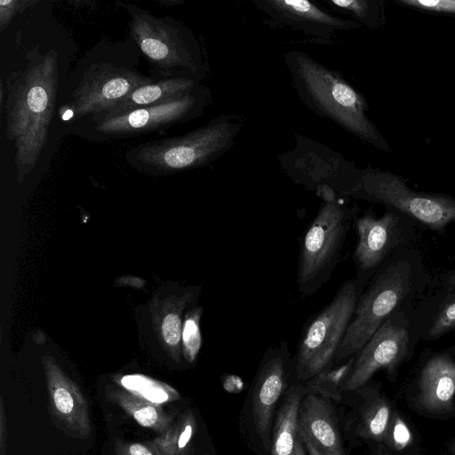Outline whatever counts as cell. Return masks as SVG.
<instances>
[{
  "mask_svg": "<svg viewBox=\"0 0 455 455\" xmlns=\"http://www.w3.org/2000/svg\"><path fill=\"white\" fill-rule=\"evenodd\" d=\"M24 66L6 79L5 136L14 149L18 177L37 164L48 142L60 92L59 52L36 44L26 51Z\"/></svg>",
  "mask_w": 455,
  "mask_h": 455,
  "instance_id": "obj_1",
  "label": "cell"
},
{
  "mask_svg": "<svg viewBox=\"0 0 455 455\" xmlns=\"http://www.w3.org/2000/svg\"><path fill=\"white\" fill-rule=\"evenodd\" d=\"M141 54L129 36L102 39L76 63L60 87L57 114L64 128L91 118L134 89L156 79L140 69Z\"/></svg>",
  "mask_w": 455,
  "mask_h": 455,
  "instance_id": "obj_2",
  "label": "cell"
},
{
  "mask_svg": "<svg viewBox=\"0 0 455 455\" xmlns=\"http://www.w3.org/2000/svg\"><path fill=\"white\" fill-rule=\"evenodd\" d=\"M431 281L417 249L407 247L389 257L362 291L334 363L355 355L393 314L411 307Z\"/></svg>",
  "mask_w": 455,
  "mask_h": 455,
  "instance_id": "obj_3",
  "label": "cell"
},
{
  "mask_svg": "<svg viewBox=\"0 0 455 455\" xmlns=\"http://www.w3.org/2000/svg\"><path fill=\"white\" fill-rule=\"evenodd\" d=\"M283 62L297 96L308 110L378 149L392 151L367 116L366 99L339 71L299 50L286 52Z\"/></svg>",
  "mask_w": 455,
  "mask_h": 455,
  "instance_id": "obj_4",
  "label": "cell"
},
{
  "mask_svg": "<svg viewBox=\"0 0 455 455\" xmlns=\"http://www.w3.org/2000/svg\"><path fill=\"white\" fill-rule=\"evenodd\" d=\"M130 16V37L148 62L150 75L158 79L202 82L208 67L192 29L169 16H156L132 3L116 2Z\"/></svg>",
  "mask_w": 455,
  "mask_h": 455,
  "instance_id": "obj_5",
  "label": "cell"
},
{
  "mask_svg": "<svg viewBox=\"0 0 455 455\" xmlns=\"http://www.w3.org/2000/svg\"><path fill=\"white\" fill-rule=\"evenodd\" d=\"M243 123V116L222 114L182 135L138 144L124 157L136 171L156 176L204 167L233 147Z\"/></svg>",
  "mask_w": 455,
  "mask_h": 455,
  "instance_id": "obj_6",
  "label": "cell"
},
{
  "mask_svg": "<svg viewBox=\"0 0 455 455\" xmlns=\"http://www.w3.org/2000/svg\"><path fill=\"white\" fill-rule=\"evenodd\" d=\"M294 358L286 341L264 353L240 414V431L257 455H271L274 417L291 385L297 382Z\"/></svg>",
  "mask_w": 455,
  "mask_h": 455,
  "instance_id": "obj_7",
  "label": "cell"
},
{
  "mask_svg": "<svg viewBox=\"0 0 455 455\" xmlns=\"http://www.w3.org/2000/svg\"><path fill=\"white\" fill-rule=\"evenodd\" d=\"M358 212L343 198L322 202L300 238L296 283L302 298L313 296L331 279Z\"/></svg>",
  "mask_w": 455,
  "mask_h": 455,
  "instance_id": "obj_8",
  "label": "cell"
},
{
  "mask_svg": "<svg viewBox=\"0 0 455 455\" xmlns=\"http://www.w3.org/2000/svg\"><path fill=\"white\" fill-rule=\"evenodd\" d=\"M365 286L355 276L346 280L331 300L307 320L293 356L298 381H307L334 364Z\"/></svg>",
  "mask_w": 455,
  "mask_h": 455,
  "instance_id": "obj_9",
  "label": "cell"
},
{
  "mask_svg": "<svg viewBox=\"0 0 455 455\" xmlns=\"http://www.w3.org/2000/svg\"><path fill=\"white\" fill-rule=\"evenodd\" d=\"M212 102V92L204 84L182 98L133 109L99 121L81 122L67 129L92 142L138 137L168 130L203 116Z\"/></svg>",
  "mask_w": 455,
  "mask_h": 455,
  "instance_id": "obj_10",
  "label": "cell"
},
{
  "mask_svg": "<svg viewBox=\"0 0 455 455\" xmlns=\"http://www.w3.org/2000/svg\"><path fill=\"white\" fill-rule=\"evenodd\" d=\"M349 198L380 204L401 212L441 235L455 222L454 196L416 191L402 176L371 166L360 170Z\"/></svg>",
  "mask_w": 455,
  "mask_h": 455,
  "instance_id": "obj_11",
  "label": "cell"
},
{
  "mask_svg": "<svg viewBox=\"0 0 455 455\" xmlns=\"http://www.w3.org/2000/svg\"><path fill=\"white\" fill-rule=\"evenodd\" d=\"M411 307L393 314L355 354L342 393L366 385L379 370H385L388 380L395 382L399 368L411 357L421 340L411 316Z\"/></svg>",
  "mask_w": 455,
  "mask_h": 455,
  "instance_id": "obj_12",
  "label": "cell"
},
{
  "mask_svg": "<svg viewBox=\"0 0 455 455\" xmlns=\"http://www.w3.org/2000/svg\"><path fill=\"white\" fill-rule=\"evenodd\" d=\"M294 147L277 156L282 171L297 185L314 192L330 188L349 199L360 168L327 146L294 134Z\"/></svg>",
  "mask_w": 455,
  "mask_h": 455,
  "instance_id": "obj_13",
  "label": "cell"
},
{
  "mask_svg": "<svg viewBox=\"0 0 455 455\" xmlns=\"http://www.w3.org/2000/svg\"><path fill=\"white\" fill-rule=\"evenodd\" d=\"M415 221L391 208L377 217L371 211L356 216L357 236L353 252L355 276L366 284L378 268L394 253L411 247L415 239Z\"/></svg>",
  "mask_w": 455,
  "mask_h": 455,
  "instance_id": "obj_14",
  "label": "cell"
},
{
  "mask_svg": "<svg viewBox=\"0 0 455 455\" xmlns=\"http://www.w3.org/2000/svg\"><path fill=\"white\" fill-rule=\"evenodd\" d=\"M406 397L410 408L423 416L448 419L455 415V345L422 351Z\"/></svg>",
  "mask_w": 455,
  "mask_h": 455,
  "instance_id": "obj_15",
  "label": "cell"
},
{
  "mask_svg": "<svg viewBox=\"0 0 455 455\" xmlns=\"http://www.w3.org/2000/svg\"><path fill=\"white\" fill-rule=\"evenodd\" d=\"M251 3L268 17L269 25L299 31L315 44L331 45L339 33L363 27L307 0H253Z\"/></svg>",
  "mask_w": 455,
  "mask_h": 455,
  "instance_id": "obj_16",
  "label": "cell"
},
{
  "mask_svg": "<svg viewBox=\"0 0 455 455\" xmlns=\"http://www.w3.org/2000/svg\"><path fill=\"white\" fill-rule=\"evenodd\" d=\"M341 403L349 407L341 419L345 437L351 442L381 444L396 409L391 400L376 386L367 383L344 392Z\"/></svg>",
  "mask_w": 455,
  "mask_h": 455,
  "instance_id": "obj_17",
  "label": "cell"
},
{
  "mask_svg": "<svg viewBox=\"0 0 455 455\" xmlns=\"http://www.w3.org/2000/svg\"><path fill=\"white\" fill-rule=\"evenodd\" d=\"M335 403L306 395L299 411V431L308 455H347L344 433Z\"/></svg>",
  "mask_w": 455,
  "mask_h": 455,
  "instance_id": "obj_18",
  "label": "cell"
},
{
  "mask_svg": "<svg viewBox=\"0 0 455 455\" xmlns=\"http://www.w3.org/2000/svg\"><path fill=\"white\" fill-rule=\"evenodd\" d=\"M49 408L60 426L72 436L87 439L92 428L88 403L75 383L56 368L47 371Z\"/></svg>",
  "mask_w": 455,
  "mask_h": 455,
  "instance_id": "obj_19",
  "label": "cell"
},
{
  "mask_svg": "<svg viewBox=\"0 0 455 455\" xmlns=\"http://www.w3.org/2000/svg\"><path fill=\"white\" fill-rule=\"evenodd\" d=\"M304 383L297 381L282 396L273 421L271 455H307L299 431V411L306 395Z\"/></svg>",
  "mask_w": 455,
  "mask_h": 455,
  "instance_id": "obj_20",
  "label": "cell"
},
{
  "mask_svg": "<svg viewBox=\"0 0 455 455\" xmlns=\"http://www.w3.org/2000/svg\"><path fill=\"white\" fill-rule=\"evenodd\" d=\"M411 316L421 340L432 341L455 330V290H435L414 304Z\"/></svg>",
  "mask_w": 455,
  "mask_h": 455,
  "instance_id": "obj_21",
  "label": "cell"
},
{
  "mask_svg": "<svg viewBox=\"0 0 455 455\" xmlns=\"http://www.w3.org/2000/svg\"><path fill=\"white\" fill-rule=\"evenodd\" d=\"M201 84L199 81L189 79H158L134 89L101 113L81 122L99 121L140 108L182 98Z\"/></svg>",
  "mask_w": 455,
  "mask_h": 455,
  "instance_id": "obj_22",
  "label": "cell"
},
{
  "mask_svg": "<svg viewBox=\"0 0 455 455\" xmlns=\"http://www.w3.org/2000/svg\"><path fill=\"white\" fill-rule=\"evenodd\" d=\"M106 395L143 427L164 434L172 426V417L166 414L160 404L148 402L124 388L108 390Z\"/></svg>",
  "mask_w": 455,
  "mask_h": 455,
  "instance_id": "obj_23",
  "label": "cell"
},
{
  "mask_svg": "<svg viewBox=\"0 0 455 455\" xmlns=\"http://www.w3.org/2000/svg\"><path fill=\"white\" fill-rule=\"evenodd\" d=\"M355 360V355L341 363H334L310 379L303 381L306 394L324 397L335 403H341L342 387L353 368Z\"/></svg>",
  "mask_w": 455,
  "mask_h": 455,
  "instance_id": "obj_24",
  "label": "cell"
},
{
  "mask_svg": "<svg viewBox=\"0 0 455 455\" xmlns=\"http://www.w3.org/2000/svg\"><path fill=\"white\" fill-rule=\"evenodd\" d=\"M331 11L347 14L369 29H379L386 21L383 0H322Z\"/></svg>",
  "mask_w": 455,
  "mask_h": 455,
  "instance_id": "obj_25",
  "label": "cell"
},
{
  "mask_svg": "<svg viewBox=\"0 0 455 455\" xmlns=\"http://www.w3.org/2000/svg\"><path fill=\"white\" fill-rule=\"evenodd\" d=\"M124 389L156 404L180 399L172 387L143 375H126L120 379Z\"/></svg>",
  "mask_w": 455,
  "mask_h": 455,
  "instance_id": "obj_26",
  "label": "cell"
},
{
  "mask_svg": "<svg viewBox=\"0 0 455 455\" xmlns=\"http://www.w3.org/2000/svg\"><path fill=\"white\" fill-rule=\"evenodd\" d=\"M414 435L403 416L395 409L389 427L381 443L389 454L403 453L412 446Z\"/></svg>",
  "mask_w": 455,
  "mask_h": 455,
  "instance_id": "obj_27",
  "label": "cell"
},
{
  "mask_svg": "<svg viewBox=\"0 0 455 455\" xmlns=\"http://www.w3.org/2000/svg\"><path fill=\"white\" fill-rule=\"evenodd\" d=\"M200 311L188 317L183 323L182 344L186 360L195 362L202 346V335L199 326Z\"/></svg>",
  "mask_w": 455,
  "mask_h": 455,
  "instance_id": "obj_28",
  "label": "cell"
},
{
  "mask_svg": "<svg viewBox=\"0 0 455 455\" xmlns=\"http://www.w3.org/2000/svg\"><path fill=\"white\" fill-rule=\"evenodd\" d=\"M196 427L195 414L188 410L175 425L177 455H188Z\"/></svg>",
  "mask_w": 455,
  "mask_h": 455,
  "instance_id": "obj_29",
  "label": "cell"
},
{
  "mask_svg": "<svg viewBox=\"0 0 455 455\" xmlns=\"http://www.w3.org/2000/svg\"><path fill=\"white\" fill-rule=\"evenodd\" d=\"M396 4L411 9L455 16V0H395Z\"/></svg>",
  "mask_w": 455,
  "mask_h": 455,
  "instance_id": "obj_30",
  "label": "cell"
},
{
  "mask_svg": "<svg viewBox=\"0 0 455 455\" xmlns=\"http://www.w3.org/2000/svg\"><path fill=\"white\" fill-rule=\"evenodd\" d=\"M183 325L177 313L168 314L163 320L162 334L165 342L171 347L180 345L182 338Z\"/></svg>",
  "mask_w": 455,
  "mask_h": 455,
  "instance_id": "obj_31",
  "label": "cell"
},
{
  "mask_svg": "<svg viewBox=\"0 0 455 455\" xmlns=\"http://www.w3.org/2000/svg\"><path fill=\"white\" fill-rule=\"evenodd\" d=\"M35 4L34 1H11V0H1L0 1V27L1 30L12 21L13 17L21 12L29 4Z\"/></svg>",
  "mask_w": 455,
  "mask_h": 455,
  "instance_id": "obj_32",
  "label": "cell"
},
{
  "mask_svg": "<svg viewBox=\"0 0 455 455\" xmlns=\"http://www.w3.org/2000/svg\"><path fill=\"white\" fill-rule=\"evenodd\" d=\"M116 455H156L153 448L140 443H127L117 440L115 444Z\"/></svg>",
  "mask_w": 455,
  "mask_h": 455,
  "instance_id": "obj_33",
  "label": "cell"
},
{
  "mask_svg": "<svg viewBox=\"0 0 455 455\" xmlns=\"http://www.w3.org/2000/svg\"><path fill=\"white\" fill-rule=\"evenodd\" d=\"M430 286H435L436 290H455V267L440 274Z\"/></svg>",
  "mask_w": 455,
  "mask_h": 455,
  "instance_id": "obj_34",
  "label": "cell"
},
{
  "mask_svg": "<svg viewBox=\"0 0 455 455\" xmlns=\"http://www.w3.org/2000/svg\"><path fill=\"white\" fill-rule=\"evenodd\" d=\"M5 417L4 410V402L1 399L0 405V455H5Z\"/></svg>",
  "mask_w": 455,
  "mask_h": 455,
  "instance_id": "obj_35",
  "label": "cell"
},
{
  "mask_svg": "<svg viewBox=\"0 0 455 455\" xmlns=\"http://www.w3.org/2000/svg\"><path fill=\"white\" fill-rule=\"evenodd\" d=\"M372 455H390L382 444H370Z\"/></svg>",
  "mask_w": 455,
  "mask_h": 455,
  "instance_id": "obj_36",
  "label": "cell"
},
{
  "mask_svg": "<svg viewBox=\"0 0 455 455\" xmlns=\"http://www.w3.org/2000/svg\"><path fill=\"white\" fill-rule=\"evenodd\" d=\"M446 449L451 455H455V437H451L448 440Z\"/></svg>",
  "mask_w": 455,
  "mask_h": 455,
  "instance_id": "obj_37",
  "label": "cell"
}]
</instances>
